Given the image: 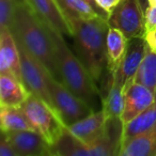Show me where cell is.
<instances>
[{
    "instance_id": "6da1fadb",
    "label": "cell",
    "mask_w": 156,
    "mask_h": 156,
    "mask_svg": "<svg viewBox=\"0 0 156 156\" xmlns=\"http://www.w3.org/2000/svg\"><path fill=\"white\" fill-rule=\"evenodd\" d=\"M72 31L75 54L98 83L107 69V33L109 25L103 17L92 20L71 18L67 20Z\"/></svg>"
},
{
    "instance_id": "7a4b0ae2",
    "label": "cell",
    "mask_w": 156,
    "mask_h": 156,
    "mask_svg": "<svg viewBox=\"0 0 156 156\" xmlns=\"http://www.w3.org/2000/svg\"><path fill=\"white\" fill-rule=\"evenodd\" d=\"M12 32L20 43L59 80L56 48L50 29L25 2L20 0L16 8Z\"/></svg>"
},
{
    "instance_id": "3957f363",
    "label": "cell",
    "mask_w": 156,
    "mask_h": 156,
    "mask_svg": "<svg viewBox=\"0 0 156 156\" xmlns=\"http://www.w3.org/2000/svg\"><path fill=\"white\" fill-rule=\"evenodd\" d=\"M49 29L56 48L59 80L75 95L85 101L94 111L98 110V105L100 103L102 104V94L96 86V81L77 55L69 48L64 35L50 27Z\"/></svg>"
},
{
    "instance_id": "277c9868",
    "label": "cell",
    "mask_w": 156,
    "mask_h": 156,
    "mask_svg": "<svg viewBox=\"0 0 156 156\" xmlns=\"http://www.w3.org/2000/svg\"><path fill=\"white\" fill-rule=\"evenodd\" d=\"M33 130L40 134L50 147L61 138L66 125L62 122L57 111L41 98L31 93L22 105Z\"/></svg>"
},
{
    "instance_id": "5b68a950",
    "label": "cell",
    "mask_w": 156,
    "mask_h": 156,
    "mask_svg": "<svg viewBox=\"0 0 156 156\" xmlns=\"http://www.w3.org/2000/svg\"><path fill=\"white\" fill-rule=\"evenodd\" d=\"M48 86L52 107L66 126L94 112L85 101L75 95L64 83L52 75L48 77Z\"/></svg>"
},
{
    "instance_id": "8992f818",
    "label": "cell",
    "mask_w": 156,
    "mask_h": 156,
    "mask_svg": "<svg viewBox=\"0 0 156 156\" xmlns=\"http://www.w3.org/2000/svg\"><path fill=\"white\" fill-rule=\"evenodd\" d=\"M107 23L109 27L122 31L128 40L144 37V14L139 0H122L109 14Z\"/></svg>"
},
{
    "instance_id": "52a82bcc",
    "label": "cell",
    "mask_w": 156,
    "mask_h": 156,
    "mask_svg": "<svg viewBox=\"0 0 156 156\" xmlns=\"http://www.w3.org/2000/svg\"><path fill=\"white\" fill-rule=\"evenodd\" d=\"M17 46L20 54L22 75L25 86L28 88L31 93L41 98L42 100H44L52 107L51 98H50L49 93V86H48V77L51 74L18 41Z\"/></svg>"
},
{
    "instance_id": "ba28073f",
    "label": "cell",
    "mask_w": 156,
    "mask_h": 156,
    "mask_svg": "<svg viewBox=\"0 0 156 156\" xmlns=\"http://www.w3.org/2000/svg\"><path fill=\"white\" fill-rule=\"evenodd\" d=\"M155 102V95L147 87L132 80L124 89V108L120 120L126 124L147 110Z\"/></svg>"
},
{
    "instance_id": "9c48e42d",
    "label": "cell",
    "mask_w": 156,
    "mask_h": 156,
    "mask_svg": "<svg viewBox=\"0 0 156 156\" xmlns=\"http://www.w3.org/2000/svg\"><path fill=\"white\" fill-rule=\"evenodd\" d=\"M107 120L102 109L96 110L88 117L67 125V129L81 142L86 144L98 141L107 129Z\"/></svg>"
},
{
    "instance_id": "30bf717a",
    "label": "cell",
    "mask_w": 156,
    "mask_h": 156,
    "mask_svg": "<svg viewBox=\"0 0 156 156\" xmlns=\"http://www.w3.org/2000/svg\"><path fill=\"white\" fill-rule=\"evenodd\" d=\"M0 74H10L23 81L17 41L9 29H0Z\"/></svg>"
},
{
    "instance_id": "8fae6325",
    "label": "cell",
    "mask_w": 156,
    "mask_h": 156,
    "mask_svg": "<svg viewBox=\"0 0 156 156\" xmlns=\"http://www.w3.org/2000/svg\"><path fill=\"white\" fill-rule=\"evenodd\" d=\"M2 135L12 143L18 156L50 155V147L35 130H20Z\"/></svg>"
},
{
    "instance_id": "7c38bea8",
    "label": "cell",
    "mask_w": 156,
    "mask_h": 156,
    "mask_svg": "<svg viewBox=\"0 0 156 156\" xmlns=\"http://www.w3.org/2000/svg\"><path fill=\"white\" fill-rule=\"evenodd\" d=\"M31 10L55 31L63 35H72V31L56 0H25Z\"/></svg>"
},
{
    "instance_id": "4fadbf2b",
    "label": "cell",
    "mask_w": 156,
    "mask_h": 156,
    "mask_svg": "<svg viewBox=\"0 0 156 156\" xmlns=\"http://www.w3.org/2000/svg\"><path fill=\"white\" fill-rule=\"evenodd\" d=\"M108 88L102 96V110L107 120L120 119L124 108V89L125 85L121 80L118 69L112 73H107Z\"/></svg>"
},
{
    "instance_id": "5bb4252c",
    "label": "cell",
    "mask_w": 156,
    "mask_h": 156,
    "mask_svg": "<svg viewBox=\"0 0 156 156\" xmlns=\"http://www.w3.org/2000/svg\"><path fill=\"white\" fill-rule=\"evenodd\" d=\"M147 48V44L144 37H133L128 40L125 56L118 69V73L124 85L134 80L139 66L145 56Z\"/></svg>"
},
{
    "instance_id": "9a60e30c",
    "label": "cell",
    "mask_w": 156,
    "mask_h": 156,
    "mask_svg": "<svg viewBox=\"0 0 156 156\" xmlns=\"http://www.w3.org/2000/svg\"><path fill=\"white\" fill-rule=\"evenodd\" d=\"M30 94L22 80L10 74H0V106L22 107Z\"/></svg>"
},
{
    "instance_id": "2e32d148",
    "label": "cell",
    "mask_w": 156,
    "mask_h": 156,
    "mask_svg": "<svg viewBox=\"0 0 156 156\" xmlns=\"http://www.w3.org/2000/svg\"><path fill=\"white\" fill-rule=\"evenodd\" d=\"M128 39L122 31L109 27L107 33V73H112L120 67L127 49Z\"/></svg>"
},
{
    "instance_id": "e0dca14e",
    "label": "cell",
    "mask_w": 156,
    "mask_h": 156,
    "mask_svg": "<svg viewBox=\"0 0 156 156\" xmlns=\"http://www.w3.org/2000/svg\"><path fill=\"white\" fill-rule=\"evenodd\" d=\"M120 156H156V124L123 144Z\"/></svg>"
},
{
    "instance_id": "ac0fdd59",
    "label": "cell",
    "mask_w": 156,
    "mask_h": 156,
    "mask_svg": "<svg viewBox=\"0 0 156 156\" xmlns=\"http://www.w3.org/2000/svg\"><path fill=\"white\" fill-rule=\"evenodd\" d=\"M156 124V101L142 113L126 124L122 128V147L134 137L151 129ZM122 149V147H121Z\"/></svg>"
},
{
    "instance_id": "d6986e66",
    "label": "cell",
    "mask_w": 156,
    "mask_h": 156,
    "mask_svg": "<svg viewBox=\"0 0 156 156\" xmlns=\"http://www.w3.org/2000/svg\"><path fill=\"white\" fill-rule=\"evenodd\" d=\"M0 128L2 134L20 130H33L22 107L11 106H0Z\"/></svg>"
},
{
    "instance_id": "ffe728a7",
    "label": "cell",
    "mask_w": 156,
    "mask_h": 156,
    "mask_svg": "<svg viewBox=\"0 0 156 156\" xmlns=\"http://www.w3.org/2000/svg\"><path fill=\"white\" fill-rule=\"evenodd\" d=\"M66 22L71 18H92L102 17L98 12L85 1V0H56Z\"/></svg>"
},
{
    "instance_id": "44dd1931",
    "label": "cell",
    "mask_w": 156,
    "mask_h": 156,
    "mask_svg": "<svg viewBox=\"0 0 156 156\" xmlns=\"http://www.w3.org/2000/svg\"><path fill=\"white\" fill-rule=\"evenodd\" d=\"M134 80L152 90L156 101V54L150 49L149 46Z\"/></svg>"
},
{
    "instance_id": "7402d4cb",
    "label": "cell",
    "mask_w": 156,
    "mask_h": 156,
    "mask_svg": "<svg viewBox=\"0 0 156 156\" xmlns=\"http://www.w3.org/2000/svg\"><path fill=\"white\" fill-rule=\"evenodd\" d=\"M20 0H0V29L12 30Z\"/></svg>"
},
{
    "instance_id": "603a6c76",
    "label": "cell",
    "mask_w": 156,
    "mask_h": 156,
    "mask_svg": "<svg viewBox=\"0 0 156 156\" xmlns=\"http://www.w3.org/2000/svg\"><path fill=\"white\" fill-rule=\"evenodd\" d=\"M145 32L156 30V5H150L144 14Z\"/></svg>"
},
{
    "instance_id": "cb8c5ba5",
    "label": "cell",
    "mask_w": 156,
    "mask_h": 156,
    "mask_svg": "<svg viewBox=\"0 0 156 156\" xmlns=\"http://www.w3.org/2000/svg\"><path fill=\"white\" fill-rule=\"evenodd\" d=\"M0 156H18L16 150L5 135H2L0 140Z\"/></svg>"
},
{
    "instance_id": "d4e9b609",
    "label": "cell",
    "mask_w": 156,
    "mask_h": 156,
    "mask_svg": "<svg viewBox=\"0 0 156 156\" xmlns=\"http://www.w3.org/2000/svg\"><path fill=\"white\" fill-rule=\"evenodd\" d=\"M95 1L98 5V7L104 10L109 15V14L112 12V10L121 2L122 0H95Z\"/></svg>"
},
{
    "instance_id": "484cf974",
    "label": "cell",
    "mask_w": 156,
    "mask_h": 156,
    "mask_svg": "<svg viewBox=\"0 0 156 156\" xmlns=\"http://www.w3.org/2000/svg\"><path fill=\"white\" fill-rule=\"evenodd\" d=\"M144 40H145V42H147L150 49L156 54V30L145 32Z\"/></svg>"
},
{
    "instance_id": "4316f807",
    "label": "cell",
    "mask_w": 156,
    "mask_h": 156,
    "mask_svg": "<svg viewBox=\"0 0 156 156\" xmlns=\"http://www.w3.org/2000/svg\"><path fill=\"white\" fill-rule=\"evenodd\" d=\"M85 1H86V2H87V3H89V5H91V7L93 8V9L95 10L96 12H98V15H100V16H102V17H103V18H105V20H108L109 15L106 13V12L104 11V10H103V9H101V8L98 7V3H96V1H95V0H85Z\"/></svg>"
},
{
    "instance_id": "83f0119b",
    "label": "cell",
    "mask_w": 156,
    "mask_h": 156,
    "mask_svg": "<svg viewBox=\"0 0 156 156\" xmlns=\"http://www.w3.org/2000/svg\"><path fill=\"white\" fill-rule=\"evenodd\" d=\"M139 3H140V7L143 11V14H145V11H147V8L150 7L149 0H139Z\"/></svg>"
},
{
    "instance_id": "f1b7e54d",
    "label": "cell",
    "mask_w": 156,
    "mask_h": 156,
    "mask_svg": "<svg viewBox=\"0 0 156 156\" xmlns=\"http://www.w3.org/2000/svg\"><path fill=\"white\" fill-rule=\"evenodd\" d=\"M150 5H156V0H149Z\"/></svg>"
}]
</instances>
